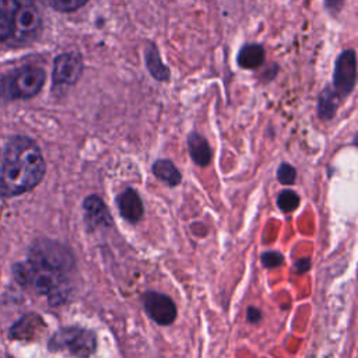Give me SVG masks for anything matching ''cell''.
I'll list each match as a JSON object with an SVG mask.
<instances>
[{
	"label": "cell",
	"mask_w": 358,
	"mask_h": 358,
	"mask_svg": "<svg viewBox=\"0 0 358 358\" xmlns=\"http://www.w3.org/2000/svg\"><path fill=\"white\" fill-rule=\"evenodd\" d=\"M74 267L71 253L57 242L39 241L29 259L14 266V277L20 285L48 296L52 305L64 301L67 294V274Z\"/></svg>",
	"instance_id": "1"
},
{
	"label": "cell",
	"mask_w": 358,
	"mask_h": 358,
	"mask_svg": "<svg viewBox=\"0 0 358 358\" xmlns=\"http://www.w3.org/2000/svg\"><path fill=\"white\" fill-rule=\"evenodd\" d=\"M45 171L39 145L25 136L13 137L0 154V196H20L32 190L43 179Z\"/></svg>",
	"instance_id": "2"
},
{
	"label": "cell",
	"mask_w": 358,
	"mask_h": 358,
	"mask_svg": "<svg viewBox=\"0 0 358 358\" xmlns=\"http://www.w3.org/2000/svg\"><path fill=\"white\" fill-rule=\"evenodd\" d=\"M46 73L38 66H24L0 80V95L7 101L29 99L45 85Z\"/></svg>",
	"instance_id": "3"
},
{
	"label": "cell",
	"mask_w": 358,
	"mask_h": 358,
	"mask_svg": "<svg viewBox=\"0 0 358 358\" xmlns=\"http://www.w3.org/2000/svg\"><path fill=\"white\" fill-rule=\"evenodd\" d=\"M49 350L66 352L74 358H90L96 350V337L87 329L64 327L52 336Z\"/></svg>",
	"instance_id": "4"
},
{
	"label": "cell",
	"mask_w": 358,
	"mask_h": 358,
	"mask_svg": "<svg viewBox=\"0 0 358 358\" xmlns=\"http://www.w3.org/2000/svg\"><path fill=\"white\" fill-rule=\"evenodd\" d=\"M41 29L42 17L35 0H15L10 41L15 45H29L38 38Z\"/></svg>",
	"instance_id": "5"
},
{
	"label": "cell",
	"mask_w": 358,
	"mask_h": 358,
	"mask_svg": "<svg viewBox=\"0 0 358 358\" xmlns=\"http://www.w3.org/2000/svg\"><path fill=\"white\" fill-rule=\"evenodd\" d=\"M357 83V56L354 49L343 50L336 63L333 70V83L331 90L340 96L343 101L347 98L355 88Z\"/></svg>",
	"instance_id": "6"
},
{
	"label": "cell",
	"mask_w": 358,
	"mask_h": 358,
	"mask_svg": "<svg viewBox=\"0 0 358 358\" xmlns=\"http://www.w3.org/2000/svg\"><path fill=\"white\" fill-rule=\"evenodd\" d=\"M84 71V60L78 52L60 53L53 62V85H74Z\"/></svg>",
	"instance_id": "7"
},
{
	"label": "cell",
	"mask_w": 358,
	"mask_h": 358,
	"mask_svg": "<svg viewBox=\"0 0 358 358\" xmlns=\"http://www.w3.org/2000/svg\"><path fill=\"white\" fill-rule=\"evenodd\" d=\"M143 306L145 313L161 326L173 323L178 315L173 301L168 295L155 291H148L143 295Z\"/></svg>",
	"instance_id": "8"
},
{
	"label": "cell",
	"mask_w": 358,
	"mask_h": 358,
	"mask_svg": "<svg viewBox=\"0 0 358 358\" xmlns=\"http://www.w3.org/2000/svg\"><path fill=\"white\" fill-rule=\"evenodd\" d=\"M84 217H85V224L87 227L94 231L96 228H103V227H110L112 220L109 215V210L106 204L103 203L102 199L98 196L92 194L88 196L84 200Z\"/></svg>",
	"instance_id": "9"
},
{
	"label": "cell",
	"mask_w": 358,
	"mask_h": 358,
	"mask_svg": "<svg viewBox=\"0 0 358 358\" xmlns=\"http://www.w3.org/2000/svg\"><path fill=\"white\" fill-rule=\"evenodd\" d=\"M116 204H117V208H119V213L120 215L134 224V222H138L144 214V208H143V201L138 196V193L133 189H126L123 190L117 199H116Z\"/></svg>",
	"instance_id": "10"
},
{
	"label": "cell",
	"mask_w": 358,
	"mask_h": 358,
	"mask_svg": "<svg viewBox=\"0 0 358 358\" xmlns=\"http://www.w3.org/2000/svg\"><path fill=\"white\" fill-rule=\"evenodd\" d=\"M144 63H145L148 73L151 74V77L154 80H157V81H168L169 80L171 71L164 64L159 50L154 43H150L144 49Z\"/></svg>",
	"instance_id": "11"
},
{
	"label": "cell",
	"mask_w": 358,
	"mask_h": 358,
	"mask_svg": "<svg viewBox=\"0 0 358 358\" xmlns=\"http://www.w3.org/2000/svg\"><path fill=\"white\" fill-rule=\"evenodd\" d=\"M187 145H189V154H190V158L193 159V162L199 166H207L210 162H211V158H213V152H211V148L207 143V140L193 131L189 134L187 137Z\"/></svg>",
	"instance_id": "12"
},
{
	"label": "cell",
	"mask_w": 358,
	"mask_h": 358,
	"mask_svg": "<svg viewBox=\"0 0 358 358\" xmlns=\"http://www.w3.org/2000/svg\"><path fill=\"white\" fill-rule=\"evenodd\" d=\"M238 64L246 70H255L264 62V49L259 43L243 45L238 53Z\"/></svg>",
	"instance_id": "13"
},
{
	"label": "cell",
	"mask_w": 358,
	"mask_h": 358,
	"mask_svg": "<svg viewBox=\"0 0 358 358\" xmlns=\"http://www.w3.org/2000/svg\"><path fill=\"white\" fill-rule=\"evenodd\" d=\"M152 173L162 182L169 186H176L182 180L180 172L175 166V164L169 159H157L152 164Z\"/></svg>",
	"instance_id": "14"
},
{
	"label": "cell",
	"mask_w": 358,
	"mask_h": 358,
	"mask_svg": "<svg viewBox=\"0 0 358 358\" xmlns=\"http://www.w3.org/2000/svg\"><path fill=\"white\" fill-rule=\"evenodd\" d=\"M340 102H341L340 96L331 90L330 85H327L319 96V102H317L319 116L324 120L331 119L336 115V110H337Z\"/></svg>",
	"instance_id": "15"
},
{
	"label": "cell",
	"mask_w": 358,
	"mask_h": 358,
	"mask_svg": "<svg viewBox=\"0 0 358 358\" xmlns=\"http://www.w3.org/2000/svg\"><path fill=\"white\" fill-rule=\"evenodd\" d=\"M15 0H0V42L10 41Z\"/></svg>",
	"instance_id": "16"
},
{
	"label": "cell",
	"mask_w": 358,
	"mask_h": 358,
	"mask_svg": "<svg viewBox=\"0 0 358 358\" xmlns=\"http://www.w3.org/2000/svg\"><path fill=\"white\" fill-rule=\"evenodd\" d=\"M299 204V196L289 189H285L282 192H280L278 197H277V206L280 207L281 211L284 213H289L294 211Z\"/></svg>",
	"instance_id": "17"
},
{
	"label": "cell",
	"mask_w": 358,
	"mask_h": 358,
	"mask_svg": "<svg viewBox=\"0 0 358 358\" xmlns=\"http://www.w3.org/2000/svg\"><path fill=\"white\" fill-rule=\"evenodd\" d=\"M49 6L60 13H73L83 6H85L90 0H46Z\"/></svg>",
	"instance_id": "18"
},
{
	"label": "cell",
	"mask_w": 358,
	"mask_h": 358,
	"mask_svg": "<svg viewBox=\"0 0 358 358\" xmlns=\"http://www.w3.org/2000/svg\"><path fill=\"white\" fill-rule=\"evenodd\" d=\"M277 179L282 185H292L296 179L295 168L287 162H282L277 169Z\"/></svg>",
	"instance_id": "19"
},
{
	"label": "cell",
	"mask_w": 358,
	"mask_h": 358,
	"mask_svg": "<svg viewBox=\"0 0 358 358\" xmlns=\"http://www.w3.org/2000/svg\"><path fill=\"white\" fill-rule=\"evenodd\" d=\"M282 256L275 252V250H270V252H264L262 255V263L264 267H268V268H273V267H277L280 264H282Z\"/></svg>",
	"instance_id": "20"
},
{
	"label": "cell",
	"mask_w": 358,
	"mask_h": 358,
	"mask_svg": "<svg viewBox=\"0 0 358 358\" xmlns=\"http://www.w3.org/2000/svg\"><path fill=\"white\" fill-rule=\"evenodd\" d=\"M260 316H262V313H260V310H259L257 308H255V306H249V308H248V310H246V319H248V322H250V323H257V322L260 320Z\"/></svg>",
	"instance_id": "21"
},
{
	"label": "cell",
	"mask_w": 358,
	"mask_h": 358,
	"mask_svg": "<svg viewBox=\"0 0 358 358\" xmlns=\"http://www.w3.org/2000/svg\"><path fill=\"white\" fill-rule=\"evenodd\" d=\"M344 4V0H324V7L330 13H338Z\"/></svg>",
	"instance_id": "22"
},
{
	"label": "cell",
	"mask_w": 358,
	"mask_h": 358,
	"mask_svg": "<svg viewBox=\"0 0 358 358\" xmlns=\"http://www.w3.org/2000/svg\"><path fill=\"white\" fill-rule=\"evenodd\" d=\"M296 267H298V273H303L310 267V264H309V262H306V264H302V260H298Z\"/></svg>",
	"instance_id": "23"
}]
</instances>
